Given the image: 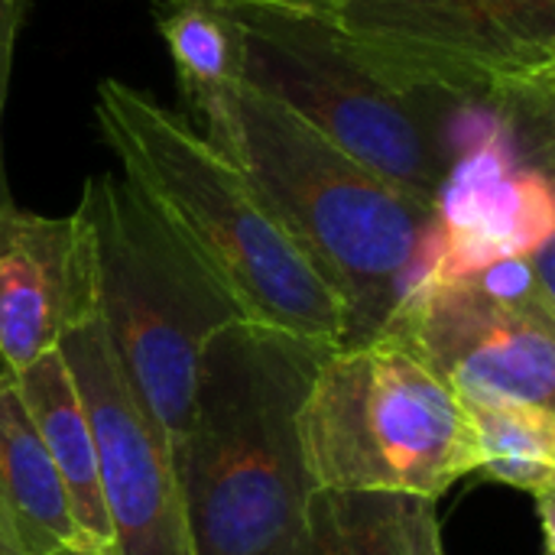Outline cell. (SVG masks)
I'll use <instances>...</instances> for the list:
<instances>
[{
    "label": "cell",
    "instance_id": "cell-1",
    "mask_svg": "<svg viewBox=\"0 0 555 555\" xmlns=\"http://www.w3.org/2000/svg\"><path fill=\"white\" fill-rule=\"evenodd\" d=\"M328 348L254 322L208 341L176 455L189 555H293L315 491L299 410Z\"/></svg>",
    "mask_w": 555,
    "mask_h": 555
},
{
    "label": "cell",
    "instance_id": "cell-2",
    "mask_svg": "<svg viewBox=\"0 0 555 555\" xmlns=\"http://www.w3.org/2000/svg\"><path fill=\"white\" fill-rule=\"evenodd\" d=\"M94 120L120 176L189 244L244 319L302 341H345V309L276 215L205 133L153 94L104 78Z\"/></svg>",
    "mask_w": 555,
    "mask_h": 555
},
{
    "label": "cell",
    "instance_id": "cell-3",
    "mask_svg": "<svg viewBox=\"0 0 555 555\" xmlns=\"http://www.w3.org/2000/svg\"><path fill=\"white\" fill-rule=\"evenodd\" d=\"M345 309V345L371 341L413 286L436 208L390 185L247 81L208 137Z\"/></svg>",
    "mask_w": 555,
    "mask_h": 555
},
{
    "label": "cell",
    "instance_id": "cell-4",
    "mask_svg": "<svg viewBox=\"0 0 555 555\" xmlns=\"http://www.w3.org/2000/svg\"><path fill=\"white\" fill-rule=\"evenodd\" d=\"M78 208L91 231L98 322L176 462L202 354L218 332L247 319L124 176L85 179Z\"/></svg>",
    "mask_w": 555,
    "mask_h": 555
},
{
    "label": "cell",
    "instance_id": "cell-5",
    "mask_svg": "<svg viewBox=\"0 0 555 555\" xmlns=\"http://www.w3.org/2000/svg\"><path fill=\"white\" fill-rule=\"evenodd\" d=\"M299 439L312 485L328 491L439 501L481 465L472 410L397 332L325 351Z\"/></svg>",
    "mask_w": 555,
    "mask_h": 555
},
{
    "label": "cell",
    "instance_id": "cell-6",
    "mask_svg": "<svg viewBox=\"0 0 555 555\" xmlns=\"http://www.w3.org/2000/svg\"><path fill=\"white\" fill-rule=\"evenodd\" d=\"M244 42V81L332 146L436 205L449 172L442 111L449 98L413 94L380 78L348 42L335 13L312 10H231Z\"/></svg>",
    "mask_w": 555,
    "mask_h": 555
},
{
    "label": "cell",
    "instance_id": "cell-7",
    "mask_svg": "<svg viewBox=\"0 0 555 555\" xmlns=\"http://www.w3.org/2000/svg\"><path fill=\"white\" fill-rule=\"evenodd\" d=\"M335 23L390 85L494 104L553 140L555 0H341Z\"/></svg>",
    "mask_w": 555,
    "mask_h": 555
},
{
    "label": "cell",
    "instance_id": "cell-8",
    "mask_svg": "<svg viewBox=\"0 0 555 555\" xmlns=\"http://www.w3.org/2000/svg\"><path fill=\"white\" fill-rule=\"evenodd\" d=\"M59 351L91 426L114 555H189L172 449L127 384L98 315Z\"/></svg>",
    "mask_w": 555,
    "mask_h": 555
},
{
    "label": "cell",
    "instance_id": "cell-9",
    "mask_svg": "<svg viewBox=\"0 0 555 555\" xmlns=\"http://www.w3.org/2000/svg\"><path fill=\"white\" fill-rule=\"evenodd\" d=\"M555 319L485 299L468 283L413 286L380 332L403 335L465 406H553Z\"/></svg>",
    "mask_w": 555,
    "mask_h": 555
},
{
    "label": "cell",
    "instance_id": "cell-10",
    "mask_svg": "<svg viewBox=\"0 0 555 555\" xmlns=\"http://www.w3.org/2000/svg\"><path fill=\"white\" fill-rule=\"evenodd\" d=\"M98 315L91 231L65 218L0 208V358L20 371Z\"/></svg>",
    "mask_w": 555,
    "mask_h": 555
},
{
    "label": "cell",
    "instance_id": "cell-11",
    "mask_svg": "<svg viewBox=\"0 0 555 555\" xmlns=\"http://www.w3.org/2000/svg\"><path fill=\"white\" fill-rule=\"evenodd\" d=\"M16 380V390L23 397V406L68 491L75 520L91 543V550L114 553L111 524L104 514L101 481H98V459H94V439L91 426L78 397V387L72 380V371L62 358V351H49L36 358L33 364L10 371Z\"/></svg>",
    "mask_w": 555,
    "mask_h": 555
},
{
    "label": "cell",
    "instance_id": "cell-12",
    "mask_svg": "<svg viewBox=\"0 0 555 555\" xmlns=\"http://www.w3.org/2000/svg\"><path fill=\"white\" fill-rule=\"evenodd\" d=\"M0 498L16 524L26 555L91 550L7 367L0 371Z\"/></svg>",
    "mask_w": 555,
    "mask_h": 555
},
{
    "label": "cell",
    "instance_id": "cell-13",
    "mask_svg": "<svg viewBox=\"0 0 555 555\" xmlns=\"http://www.w3.org/2000/svg\"><path fill=\"white\" fill-rule=\"evenodd\" d=\"M153 20L172 55L179 91L205 120V137H211L244 85L241 26L231 10L211 0H159Z\"/></svg>",
    "mask_w": 555,
    "mask_h": 555
},
{
    "label": "cell",
    "instance_id": "cell-14",
    "mask_svg": "<svg viewBox=\"0 0 555 555\" xmlns=\"http://www.w3.org/2000/svg\"><path fill=\"white\" fill-rule=\"evenodd\" d=\"M410 501L315 488L293 555H410Z\"/></svg>",
    "mask_w": 555,
    "mask_h": 555
},
{
    "label": "cell",
    "instance_id": "cell-15",
    "mask_svg": "<svg viewBox=\"0 0 555 555\" xmlns=\"http://www.w3.org/2000/svg\"><path fill=\"white\" fill-rule=\"evenodd\" d=\"M468 410L481 446V465L475 475L494 485L517 488L533 501L555 494L553 406L491 403Z\"/></svg>",
    "mask_w": 555,
    "mask_h": 555
},
{
    "label": "cell",
    "instance_id": "cell-16",
    "mask_svg": "<svg viewBox=\"0 0 555 555\" xmlns=\"http://www.w3.org/2000/svg\"><path fill=\"white\" fill-rule=\"evenodd\" d=\"M472 289H478L485 299L498 302V306H511V309H527V312H543L555 319V289L546 286L533 267V257H507L498 260L491 267H485L481 273L462 280Z\"/></svg>",
    "mask_w": 555,
    "mask_h": 555
},
{
    "label": "cell",
    "instance_id": "cell-17",
    "mask_svg": "<svg viewBox=\"0 0 555 555\" xmlns=\"http://www.w3.org/2000/svg\"><path fill=\"white\" fill-rule=\"evenodd\" d=\"M29 0H0V127H3V107L10 91V72H13V46L16 33L23 26ZM13 205L10 182H7V163H3V137H0V208Z\"/></svg>",
    "mask_w": 555,
    "mask_h": 555
},
{
    "label": "cell",
    "instance_id": "cell-18",
    "mask_svg": "<svg viewBox=\"0 0 555 555\" xmlns=\"http://www.w3.org/2000/svg\"><path fill=\"white\" fill-rule=\"evenodd\" d=\"M410 555H449L442 543L439 517H436V501H410Z\"/></svg>",
    "mask_w": 555,
    "mask_h": 555
},
{
    "label": "cell",
    "instance_id": "cell-19",
    "mask_svg": "<svg viewBox=\"0 0 555 555\" xmlns=\"http://www.w3.org/2000/svg\"><path fill=\"white\" fill-rule=\"evenodd\" d=\"M224 10L244 7H267V10H312V13H335L341 0H211Z\"/></svg>",
    "mask_w": 555,
    "mask_h": 555
},
{
    "label": "cell",
    "instance_id": "cell-20",
    "mask_svg": "<svg viewBox=\"0 0 555 555\" xmlns=\"http://www.w3.org/2000/svg\"><path fill=\"white\" fill-rule=\"evenodd\" d=\"M0 555H26L23 543H20V533H16V524L0 498Z\"/></svg>",
    "mask_w": 555,
    "mask_h": 555
},
{
    "label": "cell",
    "instance_id": "cell-21",
    "mask_svg": "<svg viewBox=\"0 0 555 555\" xmlns=\"http://www.w3.org/2000/svg\"><path fill=\"white\" fill-rule=\"evenodd\" d=\"M49 555H114V553H101V550H55Z\"/></svg>",
    "mask_w": 555,
    "mask_h": 555
}]
</instances>
